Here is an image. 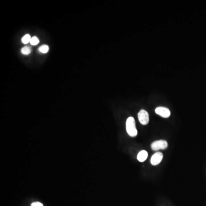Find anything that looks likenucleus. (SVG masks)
<instances>
[{
  "label": "nucleus",
  "instance_id": "nucleus-1",
  "mask_svg": "<svg viewBox=\"0 0 206 206\" xmlns=\"http://www.w3.org/2000/svg\"><path fill=\"white\" fill-rule=\"evenodd\" d=\"M126 129L129 135L131 137H135L137 135V131L135 121L133 117H129L126 121Z\"/></svg>",
  "mask_w": 206,
  "mask_h": 206
},
{
  "label": "nucleus",
  "instance_id": "nucleus-2",
  "mask_svg": "<svg viewBox=\"0 0 206 206\" xmlns=\"http://www.w3.org/2000/svg\"><path fill=\"white\" fill-rule=\"evenodd\" d=\"M151 147L152 150L157 151L159 149H165L168 147V143L165 140H157L151 144Z\"/></svg>",
  "mask_w": 206,
  "mask_h": 206
},
{
  "label": "nucleus",
  "instance_id": "nucleus-3",
  "mask_svg": "<svg viewBox=\"0 0 206 206\" xmlns=\"http://www.w3.org/2000/svg\"><path fill=\"white\" fill-rule=\"evenodd\" d=\"M138 118L140 123L143 125H146L149 122V115L146 110H142L139 112Z\"/></svg>",
  "mask_w": 206,
  "mask_h": 206
},
{
  "label": "nucleus",
  "instance_id": "nucleus-4",
  "mask_svg": "<svg viewBox=\"0 0 206 206\" xmlns=\"http://www.w3.org/2000/svg\"><path fill=\"white\" fill-rule=\"evenodd\" d=\"M155 112L156 114L164 118H168L171 115L170 111L168 108L163 107H159L156 108L155 110Z\"/></svg>",
  "mask_w": 206,
  "mask_h": 206
},
{
  "label": "nucleus",
  "instance_id": "nucleus-5",
  "mask_svg": "<svg viewBox=\"0 0 206 206\" xmlns=\"http://www.w3.org/2000/svg\"><path fill=\"white\" fill-rule=\"evenodd\" d=\"M163 158V154L162 152H157L155 153L151 159V163L153 165H156L160 163Z\"/></svg>",
  "mask_w": 206,
  "mask_h": 206
},
{
  "label": "nucleus",
  "instance_id": "nucleus-6",
  "mask_svg": "<svg viewBox=\"0 0 206 206\" xmlns=\"http://www.w3.org/2000/svg\"><path fill=\"white\" fill-rule=\"evenodd\" d=\"M148 153L145 150L141 151L137 154V160L140 162H143L147 159Z\"/></svg>",
  "mask_w": 206,
  "mask_h": 206
},
{
  "label": "nucleus",
  "instance_id": "nucleus-7",
  "mask_svg": "<svg viewBox=\"0 0 206 206\" xmlns=\"http://www.w3.org/2000/svg\"><path fill=\"white\" fill-rule=\"evenodd\" d=\"M31 37L30 36V34H25L22 38V42L24 44H26L28 43H30V40H31Z\"/></svg>",
  "mask_w": 206,
  "mask_h": 206
},
{
  "label": "nucleus",
  "instance_id": "nucleus-8",
  "mask_svg": "<svg viewBox=\"0 0 206 206\" xmlns=\"http://www.w3.org/2000/svg\"><path fill=\"white\" fill-rule=\"evenodd\" d=\"M21 51L22 54H24L25 55H28L31 53L32 49L29 46H24L21 49Z\"/></svg>",
  "mask_w": 206,
  "mask_h": 206
},
{
  "label": "nucleus",
  "instance_id": "nucleus-9",
  "mask_svg": "<svg viewBox=\"0 0 206 206\" xmlns=\"http://www.w3.org/2000/svg\"><path fill=\"white\" fill-rule=\"evenodd\" d=\"M49 48L46 45H43L38 49V51L43 53H46L48 52L49 51Z\"/></svg>",
  "mask_w": 206,
  "mask_h": 206
},
{
  "label": "nucleus",
  "instance_id": "nucleus-10",
  "mask_svg": "<svg viewBox=\"0 0 206 206\" xmlns=\"http://www.w3.org/2000/svg\"><path fill=\"white\" fill-rule=\"evenodd\" d=\"M39 42H40V41H39L38 38L37 37L34 36V37H33L31 38V40H30V43L31 45H37V44L39 43Z\"/></svg>",
  "mask_w": 206,
  "mask_h": 206
},
{
  "label": "nucleus",
  "instance_id": "nucleus-11",
  "mask_svg": "<svg viewBox=\"0 0 206 206\" xmlns=\"http://www.w3.org/2000/svg\"><path fill=\"white\" fill-rule=\"evenodd\" d=\"M31 206H43V205L38 202H33L31 204Z\"/></svg>",
  "mask_w": 206,
  "mask_h": 206
}]
</instances>
